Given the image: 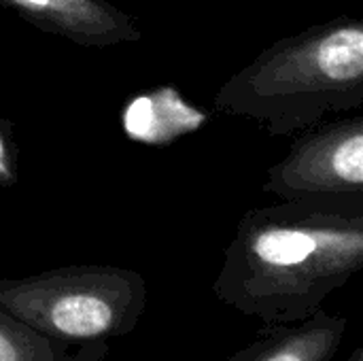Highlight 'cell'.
Instances as JSON below:
<instances>
[{"label":"cell","mask_w":363,"mask_h":361,"mask_svg":"<svg viewBox=\"0 0 363 361\" xmlns=\"http://www.w3.org/2000/svg\"><path fill=\"white\" fill-rule=\"evenodd\" d=\"M0 361H79L77 355L0 309Z\"/></svg>","instance_id":"52a82bcc"},{"label":"cell","mask_w":363,"mask_h":361,"mask_svg":"<svg viewBox=\"0 0 363 361\" xmlns=\"http://www.w3.org/2000/svg\"><path fill=\"white\" fill-rule=\"evenodd\" d=\"M349 330V319L323 309L304 321L264 326L257 338L228 361H332Z\"/></svg>","instance_id":"8992f818"},{"label":"cell","mask_w":363,"mask_h":361,"mask_svg":"<svg viewBox=\"0 0 363 361\" xmlns=\"http://www.w3.org/2000/svg\"><path fill=\"white\" fill-rule=\"evenodd\" d=\"M19 183V149L9 119L0 115V198Z\"/></svg>","instance_id":"ba28073f"},{"label":"cell","mask_w":363,"mask_h":361,"mask_svg":"<svg viewBox=\"0 0 363 361\" xmlns=\"http://www.w3.org/2000/svg\"><path fill=\"white\" fill-rule=\"evenodd\" d=\"M362 268L363 213L281 200L240 217L213 294L264 326H287L321 311Z\"/></svg>","instance_id":"6da1fadb"},{"label":"cell","mask_w":363,"mask_h":361,"mask_svg":"<svg viewBox=\"0 0 363 361\" xmlns=\"http://www.w3.org/2000/svg\"><path fill=\"white\" fill-rule=\"evenodd\" d=\"M0 9L40 32L87 49H108L143 38L136 17L111 0H0Z\"/></svg>","instance_id":"5b68a950"},{"label":"cell","mask_w":363,"mask_h":361,"mask_svg":"<svg viewBox=\"0 0 363 361\" xmlns=\"http://www.w3.org/2000/svg\"><path fill=\"white\" fill-rule=\"evenodd\" d=\"M0 309L62 343L79 361H104L111 343L132 334L140 323L147 281L121 266H60L0 279Z\"/></svg>","instance_id":"3957f363"},{"label":"cell","mask_w":363,"mask_h":361,"mask_svg":"<svg viewBox=\"0 0 363 361\" xmlns=\"http://www.w3.org/2000/svg\"><path fill=\"white\" fill-rule=\"evenodd\" d=\"M262 191L285 202H311L363 213V117L319 121L298 134Z\"/></svg>","instance_id":"277c9868"},{"label":"cell","mask_w":363,"mask_h":361,"mask_svg":"<svg viewBox=\"0 0 363 361\" xmlns=\"http://www.w3.org/2000/svg\"><path fill=\"white\" fill-rule=\"evenodd\" d=\"M349 361H363V349H355V351L351 353Z\"/></svg>","instance_id":"9c48e42d"},{"label":"cell","mask_w":363,"mask_h":361,"mask_svg":"<svg viewBox=\"0 0 363 361\" xmlns=\"http://www.w3.org/2000/svg\"><path fill=\"white\" fill-rule=\"evenodd\" d=\"M362 104L363 21L347 15L274 40L213 98L217 113L247 117L268 136H294Z\"/></svg>","instance_id":"7a4b0ae2"}]
</instances>
